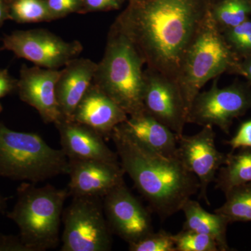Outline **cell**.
Here are the masks:
<instances>
[{
  "label": "cell",
  "mask_w": 251,
  "mask_h": 251,
  "mask_svg": "<svg viewBox=\"0 0 251 251\" xmlns=\"http://www.w3.org/2000/svg\"><path fill=\"white\" fill-rule=\"evenodd\" d=\"M214 0H130L115 25L148 69L176 80L183 56Z\"/></svg>",
  "instance_id": "1"
},
{
  "label": "cell",
  "mask_w": 251,
  "mask_h": 251,
  "mask_svg": "<svg viewBox=\"0 0 251 251\" xmlns=\"http://www.w3.org/2000/svg\"><path fill=\"white\" fill-rule=\"evenodd\" d=\"M113 141L122 169L162 221L181 211L200 188L196 175L179 156L168 157L145 146L121 125L115 127Z\"/></svg>",
  "instance_id": "2"
},
{
  "label": "cell",
  "mask_w": 251,
  "mask_h": 251,
  "mask_svg": "<svg viewBox=\"0 0 251 251\" xmlns=\"http://www.w3.org/2000/svg\"><path fill=\"white\" fill-rule=\"evenodd\" d=\"M145 64L134 44L115 23L109 32L105 53L93 83L128 115L145 110Z\"/></svg>",
  "instance_id": "3"
},
{
  "label": "cell",
  "mask_w": 251,
  "mask_h": 251,
  "mask_svg": "<svg viewBox=\"0 0 251 251\" xmlns=\"http://www.w3.org/2000/svg\"><path fill=\"white\" fill-rule=\"evenodd\" d=\"M69 189L51 184L37 187L24 181L17 189V200L6 215L17 225L19 236L31 251L55 249L61 242L59 228Z\"/></svg>",
  "instance_id": "4"
},
{
  "label": "cell",
  "mask_w": 251,
  "mask_h": 251,
  "mask_svg": "<svg viewBox=\"0 0 251 251\" xmlns=\"http://www.w3.org/2000/svg\"><path fill=\"white\" fill-rule=\"evenodd\" d=\"M69 171L62 149L51 148L37 133L16 131L0 122V177L36 184Z\"/></svg>",
  "instance_id": "5"
},
{
  "label": "cell",
  "mask_w": 251,
  "mask_h": 251,
  "mask_svg": "<svg viewBox=\"0 0 251 251\" xmlns=\"http://www.w3.org/2000/svg\"><path fill=\"white\" fill-rule=\"evenodd\" d=\"M238 60L209 13L188 45L176 77L188 114L206 82L228 73Z\"/></svg>",
  "instance_id": "6"
},
{
  "label": "cell",
  "mask_w": 251,
  "mask_h": 251,
  "mask_svg": "<svg viewBox=\"0 0 251 251\" xmlns=\"http://www.w3.org/2000/svg\"><path fill=\"white\" fill-rule=\"evenodd\" d=\"M62 221L61 251L112 250L113 233L104 214L103 198H73Z\"/></svg>",
  "instance_id": "7"
},
{
  "label": "cell",
  "mask_w": 251,
  "mask_h": 251,
  "mask_svg": "<svg viewBox=\"0 0 251 251\" xmlns=\"http://www.w3.org/2000/svg\"><path fill=\"white\" fill-rule=\"evenodd\" d=\"M218 77L209 90L198 94L188 112L187 122L217 126L229 134L234 119L251 109V85L247 82H235L220 88Z\"/></svg>",
  "instance_id": "8"
},
{
  "label": "cell",
  "mask_w": 251,
  "mask_h": 251,
  "mask_svg": "<svg viewBox=\"0 0 251 251\" xmlns=\"http://www.w3.org/2000/svg\"><path fill=\"white\" fill-rule=\"evenodd\" d=\"M4 48L38 67L58 69L77 58L83 47L79 41L68 42L45 29L16 31L4 38Z\"/></svg>",
  "instance_id": "9"
},
{
  "label": "cell",
  "mask_w": 251,
  "mask_h": 251,
  "mask_svg": "<svg viewBox=\"0 0 251 251\" xmlns=\"http://www.w3.org/2000/svg\"><path fill=\"white\" fill-rule=\"evenodd\" d=\"M104 214L110 228L128 243L138 242L152 233V219L150 211L131 191L122 183L103 198Z\"/></svg>",
  "instance_id": "10"
},
{
  "label": "cell",
  "mask_w": 251,
  "mask_h": 251,
  "mask_svg": "<svg viewBox=\"0 0 251 251\" xmlns=\"http://www.w3.org/2000/svg\"><path fill=\"white\" fill-rule=\"evenodd\" d=\"M144 108L177 135L184 134L188 110L177 81L152 69L145 71Z\"/></svg>",
  "instance_id": "11"
},
{
  "label": "cell",
  "mask_w": 251,
  "mask_h": 251,
  "mask_svg": "<svg viewBox=\"0 0 251 251\" xmlns=\"http://www.w3.org/2000/svg\"><path fill=\"white\" fill-rule=\"evenodd\" d=\"M216 133L211 126H204L202 129L193 135L177 136V155L186 168L196 175L199 181V199L204 200L208 205L209 185L216 179V175L227 159V154L216 148Z\"/></svg>",
  "instance_id": "12"
},
{
  "label": "cell",
  "mask_w": 251,
  "mask_h": 251,
  "mask_svg": "<svg viewBox=\"0 0 251 251\" xmlns=\"http://www.w3.org/2000/svg\"><path fill=\"white\" fill-rule=\"evenodd\" d=\"M61 74L58 69L40 67H23L17 82L20 98L39 112L46 123L54 125L64 120L56 94Z\"/></svg>",
  "instance_id": "13"
},
{
  "label": "cell",
  "mask_w": 251,
  "mask_h": 251,
  "mask_svg": "<svg viewBox=\"0 0 251 251\" xmlns=\"http://www.w3.org/2000/svg\"><path fill=\"white\" fill-rule=\"evenodd\" d=\"M69 195L74 197L103 198L111 190L125 182V173L120 163L69 160Z\"/></svg>",
  "instance_id": "14"
},
{
  "label": "cell",
  "mask_w": 251,
  "mask_h": 251,
  "mask_svg": "<svg viewBox=\"0 0 251 251\" xmlns=\"http://www.w3.org/2000/svg\"><path fill=\"white\" fill-rule=\"evenodd\" d=\"M62 150L69 160H93L120 163L117 152L105 143V138L90 127L64 120L55 124Z\"/></svg>",
  "instance_id": "15"
},
{
  "label": "cell",
  "mask_w": 251,
  "mask_h": 251,
  "mask_svg": "<svg viewBox=\"0 0 251 251\" xmlns=\"http://www.w3.org/2000/svg\"><path fill=\"white\" fill-rule=\"evenodd\" d=\"M128 117L112 99L92 83L75 109L72 120L90 127L106 139Z\"/></svg>",
  "instance_id": "16"
},
{
  "label": "cell",
  "mask_w": 251,
  "mask_h": 251,
  "mask_svg": "<svg viewBox=\"0 0 251 251\" xmlns=\"http://www.w3.org/2000/svg\"><path fill=\"white\" fill-rule=\"evenodd\" d=\"M97 67V63L91 59L77 57L61 70L56 94L66 120H72L77 105L93 83Z\"/></svg>",
  "instance_id": "17"
},
{
  "label": "cell",
  "mask_w": 251,
  "mask_h": 251,
  "mask_svg": "<svg viewBox=\"0 0 251 251\" xmlns=\"http://www.w3.org/2000/svg\"><path fill=\"white\" fill-rule=\"evenodd\" d=\"M120 125L153 151L168 157L177 156V135L146 110L128 116Z\"/></svg>",
  "instance_id": "18"
},
{
  "label": "cell",
  "mask_w": 251,
  "mask_h": 251,
  "mask_svg": "<svg viewBox=\"0 0 251 251\" xmlns=\"http://www.w3.org/2000/svg\"><path fill=\"white\" fill-rule=\"evenodd\" d=\"M185 222L183 229L209 236L217 243L219 251H230L227 241L229 220L221 214L206 211L198 201L190 198L183 206Z\"/></svg>",
  "instance_id": "19"
},
{
  "label": "cell",
  "mask_w": 251,
  "mask_h": 251,
  "mask_svg": "<svg viewBox=\"0 0 251 251\" xmlns=\"http://www.w3.org/2000/svg\"><path fill=\"white\" fill-rule=\"evenodd\" d=\"M214 181L216 188L224 193L234 186L251 182V148L227 153L226 163L220 168Z\"/></svg>",
  "instance_id": "20"
},
{
  "label": "cell",
  "mask_w": 251,
  "mask_h": 251,
  "mask_svg": "<svg viewBox=\"0 0 251 251\" xmlns=\"http://www.w3.org/2000/svg\"><path fill=\"white\" fill-rule=\"evenodd\" d=\"M209 14L221 33L251 18L250 0H214Z\"/></svg>",
  "instance_id": "21"
},
{
  "label": "cell",
  "mask_w": 251,
  "mask_h": 251,
  "mask_svg": "<svg viewBox=\"0 0 251 251\" xmlns=\"http://www.w3.org/2000/svg\"><path fill=\"white\" fill-rule=\"evenodd\" d=\"M224 194L226 202L214 212L226 216L229 223L251 222V182L234 186Z\"/></svg>",
  "instance_id": "22"
},
{
  "label": "cell",
  "mask_w": 251,
  "mask_h": 251,
  "mask_svg": "<svg viewBox=\"0 0 251 251\" xmlns=\"http://www.w3.org/2000/svg\"><path fill=\"white\" fill-rule=\"evenodd\" d=\"M12 17L19 23H38L54 18L43 0H16L11 8Z\"/></svg>",
  "instance_id": "23"
},
{
  "label": "cell",
  "mask_w": 251,
  "mask_h": 251,
  "mask_svg": "<svg viewBox=\"0 0 251 251\" xmlns=\"http://www.w3.org/2000/svg\"><path fill=\"white\" fill-rule=\"evenodd\" d=\"M223 36L229 49L239 59L251 56V18L223 31Z\"/></svg>",
  "instance_id": "24"
},
{
  "label": "cell",
  "mask_w": 251,
  "mask_h": 251,
  "mask_svg": "<svg viewBox=\"0 0 251 251\" xmlns=\"http://www.w3.org/2000/svg\"><path fill=\"white\" fill-rule=\"evenodd\" d=\"M173 238L176 251H219L213 238L194 231L182 229Z\"/></svg>",
  "instance_id": "25"
},
{
  "label": "cell",
  "mask_w": 251,
  "mask_h": 251,
  "mask_svg": "<svg viewBox=\"0 0 251 251\" xmlns=\"http://www.w3.org/2000/svg\"><path fill=\"white\" fill-rule=\"evenodd\" d=\"M130 251H176L173 234L161 229L128 244Z\"/></svg>",
  "instance_id": "26"
},
{
  "label": "cell",
  "mask_w": 251,
  "mask_h": 251,
  "mask_svg": "<svg viewBox=\"0 0 251 251\" xmlns=\"http://www.w3.org/2000/svg\"><path fill=\"white\" fill-rule=\"evenodd\" d=\"M232 151L243 148H251V120L243 122L236 134L227 141Z\"/></svg>",
  "instance_id": "27"
},
{
  "label": "cell",
  "mask_w": 251,
  "mask_h": 251,
  "mask_svg": "<svg viewBox=\"0 0 251 251\" xmlns=\"http://www.w3.org/2000/svg\"><path fill=\"white\" fill-rule=\"evenodd\" d=\"M81 0H48L47 4L54 18L74 12L80 7Z\"/></svg>",
  "instance_id": "28"
},
{
  "label": "cell",
  "mask_w": 251,
  "mask_h": 251,
  "mask_svg": "<svg viewBox=\"0 0 251 251\" xmlns=\"http://www.w3.org/2000/svg\"><path fill=\"white\" fill-rule=\"evenodd\" d=\"M0 251H31L18 235L0 234Z\"/></svg>",
  "instance_id": "29"
},
{
  "label": "cell",
  "mask_w": 251,
  "mask_h": 251,
  "mask_svg": "<svg viewBox=\"0 0 251 251\" xmlns=\"http://www.w3.org/2000/svg\"><path fill=\"white\" fill-rule=\"evenodd\" d=\"M87 7L92 11L118 9L125 0H84Z\"/></svg>",
  "instance_id": "30"
},
{
  "label": "cell",
  "mask_w": 251,
  "mask_h": 251,
  "mask_svg": "<svg viewBox=\"0 0 251 251\" xmlns=\"http://www.w3.org/2000/svg\"><path fill=\"white\" fill-rule=\"evenodd\" d=\"M228 73L242 75L247 79L248 83L251 85V56L238 60Z\"/></svg>",
  "instance_id": "31"
},
{
  "label": "cell",
  "mask_w": 251,
  "mask_h": 251,
  "mask_svg": "<svg viewBox=\"0 0 251 251\" xmlns=\"http://www.w3.org/2000/svg\"><path fill=\"white\" fill-rule=\"evenodd\" d=\"M16 88L17 89V82L11 78L7 70H0V99L6 97Z\"/></svg>",
  "instance_id": "32"
},
{
  "label": "cell",
  "mask_w": 251,
  "mask_h": 251,
  "mask_svg": "<svg viewBox=\"0 0 251 251\" xmlns=\"http://www.w3.org/2000/svg\"><path fill=\"white\" fill-rule=\"evenodd\" d=\"M7 198L0 192V215H6L7 212Z\"/></svg>",
  "instance_id": "33"
},
{
  "label": "cell",
  "mask_w": 251,
  "mask_h": 251,
  "mask_svg": "<svg viewBox=\"0 0 251 251\" xmlns=\"http://www.w3.org/2000/svg\"><path fill=\"white\" fill-rule=\"evenodd\" d=\"M6 18V11H5L4 6L0 1V26L3 24Z\"/></svg>",
  "instance_id": "34"
},
{
  "label": "cell",
  "mask_w": 251,
  "mask_h": 251,
  "mask_svg": "<svg viewBox=\"0 0 251 251\" xmlns=\"http://www.w3.org/2000/svg\"><path fill=\"white\" fill-rule=\"evenodd\" d=\"M1 107L0 106V113H1Z\"/></svg>",
  "instance_id": "35"
},
{
  "label": "cell",
  "mask_w": 251,
  "mask_h": 251,
  "mask_svg": "<svg viewBox=\"0 0 251 251\" xmlns=\"http://www.w3.org/2000/svg\"><path fill=\"white\" fill-rule=\"evenodd\" d=\"M250 1H251V0H250Z\"/></svg>",
  "instance_id": "36"
}]
</instances>
